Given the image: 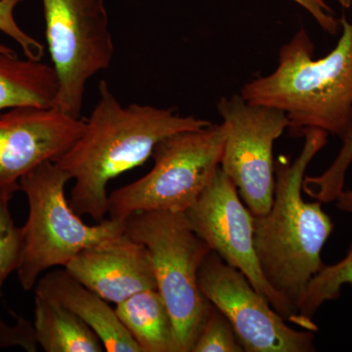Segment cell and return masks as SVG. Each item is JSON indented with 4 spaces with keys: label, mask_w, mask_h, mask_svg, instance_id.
<instances>
[{
    "label": "cell",
    "mask_w": 352,
    "mask_h": 352,
    "mask_svg": "<svg viewBox=\"0 0 352 352\" xmlns=\"http://www.w3.org/2000/svg\"><path fill=\"white\" fill-rule=\"evenodd\" d=\"M98 91L80 138L55 162L74 180L69 206L78 215H89L96 222L108 214L111 180L142 166L163 139L212 124L178 115L173 109L124 106L105 80L99 82Z\"/></svg>",
    "instance_id": "6da1fadb"
},
{
    "label": "cell",
    "mask_w": 352,
    "mask_h": 352,
    "mask_svg": "<svg viewBox=\"0 0 352 352\" xmlns=\"http://www.w3.org/2000/svg\"><path fill=\"white\" fill-rule=\"evenodd\" d=\"M305 143L293 162H275L273 201L265 214L254 217V247L261 270L275 291L298 307L308 283L321 270L324 245L333 230L318 201L302 198L305 173L327 144V132L302 131Z\"/></svg>",
    "instance_id": "7a4b0ae2"
},
{
    "label": "cell",
    "mask_w": 352,
    "mask_h": 352,
    "mask_svg": "<svg viewBox=\"0 0 352 352\" xmlns=\"http://www.w3.org/2000/svg\"><path fill=\"white\" fill-rule=\"evenodd\" d=\"M340 22V38L327 56L314 59L302 28L282 46L276 69L245 83L242 98L282 111L295 133L321 129L344 141L352 129V21Z\"/></svg>",
    "instance_id": "3957f363"
},
{
    "label": "cell",
    "mask_w": 352,
    "mask_h": 352,
    "mask_svg": "<svg viewBox=\"0 0 352 352\" xmlns=\"http://www.w3.org/2000/svg\"><path fill=\"white\" fill-rule=\"evenodd\" d=\"M71 179L55 162L39 164L20 180L29 215L22 227L23 252L17 274L21 287L34 289L41 275L66 265L87 248L124 232L122 220L88 226L69 206L65 187Z\"/></svg>",
    "instance_id": "277c9868"
},
{
    "label": "cell",
    "mask_w": 352,
    "mask_h": 352,
    "mask_svg": "<svg viewBox=\"0 0 352 352\" xmlns=\"http://www.w3.org/2000/svg\"><path fill=\"white\" fill-rule=\"evenodd\" d=\"M224 143L222 124L163 139L153 152L151 170L109 195L110 219L124 221L140 212H186L219 171Z\"/></svg>",
    "instance_id": "5b68a950"
},
{
    "label": "cell",
    "mask_w": 352,
    "mask_h": 352,
    "mask_svg": "<svg viewBox=\"0 0 352 352\" xmlns=\"http://www.w3.org/2000/svg\"><path fill=\"white\" fill-rule=\"evenodd\" d=\"M124 234L151 256L157 289L175 324L180 352H191L210 303L199 287V271L210 249L185 212H140L124 220Z\"/></svg>",
    "instance_id": "8992f818"
},
{
    "label": "cell",
    "mask_w": 352,
    "mask_h": 352,
    "mask_svg": "<svg viewBox=\"0 0 352 352\" xmlns=\"http://www.w3.org/2000/svg\"><path fill=\"white\" fill-rule=\"evenodd\" d=\"M45 38L58 78L54 106L80 118L90 78L112 64L115 46L105 0H41Z\"/></svg>",
    "instance_id": "52a82bcc"
},
{
    "label": "cell",
    "mask_w": 352,
    "mask_h": 352,
    "mask_svg": "<svg viewBox=\"0 0 352 352\" xmlns=\"http://www.w3.org/2000/svg\"><path fill=\"white\" fill-rule=\"evenodd\" d=\"M217 110L226 129L220 168L252 214H265L274 194L273 148L289 129L288 117L276 109L249 103L240 94L220 99Z\"/></svg>",
    "instance_id": "ba28073f"
},
{
    "label": "cell",
    "mask_w": 352,
    "mask_h": 352,
    "mask_svg": "<svg viewBox=\"0 0 352 352\" xmlns=\"http://www.w3.org/2000/svg\"><path fill=\"white\" fill-rule=\"evenodd\" d=\"M185 215L210 251L242 272L285 320L298 326L296 307L264 276L254 247V215L221 168Z\"/></svg>",
    "instance_id": "9c48e42d"
},
{
    "label": "cell",
    "mask_w": 352,
    "mask_h": 352,
    "mask_svg": "<svg viewBox=\"0 0 352 352\" xmlns=\"http://www.w3.org/2000/svg\"><path fill=\"white\" fill-rule=\"evenodd\" d=\"M206 298L228 319L244 351H315L314 333L296 330L247 277L210 252L199 271Z\"/></svg>",
    "instance_id": "30bf717a"
},
{
    "label": "cell",
    "mask_w": 352,
    "mask_h": 352,
    "mask_svg": "<svg viewBox=\"0 0 352 352\" xmlns=\"http://www.w3.org/2000/svg\"><path fill=\"white\" fill-rule=\"evenodd\" d=\"M85 120L55 107L9 109L0 115V188L20 191L23 176L56 162L80 138Z\"/></svg>",
    "instance_id": "8fae6325"
},
{
    "label": "cell",
    "mask_w": 352,
    "mask_h": 352,
    "mask_svg": "<svg viewBox=\"0 0 352 352\" xmlns=\"http://www.w3.org/2000/svg\"><path fill=\"white\" fill-rule=\"evenodd\" d=\"M64 268L80 283L116 305L139 292L157 289L149 252L124 232L83 250Z\"/></svg>",
    "instance_id": "7c38bea8"
},
{
    "label": "cell",
    "mask_w": 352,
    "mask_h": 352,
    "mask_svg": "<svg viewBox=\"0 0 352 352\" xmlns=\"http://www.w3.org/2000/svg\"><path fill=\"white\" fill-rule=\"evenodd\" d=\"M36 296L63 305L90 327L105 351L141 352L109 302L87 288L66 270H50L36 282Z\"/></svg>",
    "instance_id": "4fadbf2b"
},
{
    "label": "cell",
    "mask_w": 352,
    "mask_h": 352,
    "mask_svg": "<svg viewBox=\"0 0 352 352\" xmlns=\"http://www.w3.org/2000/svg\"><path fill=\"white\" fill-rule=\"evenodd\" d=\"M58 88L52 65L0 52V115L13 108L53 107Z\"/></svg>",
    "instance_id": "5bb4252c"
},
{
    "label": "cell",
    "mask_w": 352,
    "mask_h": 352,
    "mask_svg": "<svg viewBox=\"0 0 352 352\" xmlns=\"http://www.w3.org/2000/svg\"><path fill=\"white\" fill-rule=\"evenodd\" d=\"M115 309L141 352H180L175 324L157 289L139 292Z\"/></svg>",
    "instance_id": "9a60e30c"
},
{
    "label": "cell",
    "mask_w": 352,
    "mask_h": 352,
    "mask_svg": "<svg viewBox=\"0 0 352 352\" xmlns=\"http://www.w3.org/2000/svg\"><path fill=\"white\" fill-rule=\"evenodd\" d=\"M34 303V331L44 351H105L98 336L63 305L39 296Z\"/></svg>",
    "instance_id": "2e32d148"
},
{
    "label": "cell",
    "mask_w": 352,
    "mask_h": 352,
    "mask_svg": "<svg viewBox=\"0 0 352 352\" xmlns=\"http://www.w3.org/2000/svg\"><path fill=\"white\" fill-rule=\"evenodd\" d=\"M346 285L352 286V243L346 256L338 263L324 264L321 270L308 283L296 307L298 326L316 332L314 316L326 302L340 298Z\"/></svg>",
    "instance_id": "e0dca14e"
},
{
    "label": "cell",
    "mask_w": 352,
    "mask_h": 352,
    "mask_svg": "<svg viewBox=\"0 0 352 352\" xmlns=\"http://www.w3.org/2000/svg\"><path fill=\"white\" fill-rule=\"evenodd\" d=\"M342 142V149L327 170L320 175H305L303 179V192L322 204L335 201L344 190L347 170L352 164V129Z\"/></svg>",
    "instance_id": "ac0fdd59"
},
{
    "label": "cell",
    "mask_w": 352,
    "mask_h": 352,
    "mask_svg": "<svg viewBox=\"0 0 352 352\" xmlns=\"http://www.w3.org/2000/svg\"><path fill=\"white\" fill-rule=\"evenodd\" d=\"M15 193V190L0 188V294L8 277L18 270L22 258V228L16 226L9 208Z\"/></svg>",
    "instance_id": "d6986e66"
},
{
    "label": "cell",
    "mask_w": 352,
    "mask_h": 352,
    "mask_svg": "<svg viewBox=\"0 0 352 352\" xmlns=\"http://www.w3.org/2000/svg\"><path fill=\"white\" fill-rule=\"evenodd\" d=\"M242 344L228 319L210 305L191 352H243Z\"/></svg>",
    "instance_id": "ffe728a7"
},
{
    "label": "cell",
    "mask_w": 352,
    "mask_h": 352,
    "mask_svg": "<svg viewBox=\"0 0 352 352\" xmlns=\"http://www.w3.org/2000/svg\"><path fill=\"white\" fill-rule=\"evenodd\" d=\"M24 0H0V32L19 44L25 57L32 60H41L44 46L38 39L27 34L16 22L14 11Z\"/></svg>",
    "instance_id": "44dd1931"
},
{
    "label": "cell",
    "mask_w": 352,
    "mask_h": 352,
    "mask_svg": "<svg viewBox=\"0 0 352 352\" xmlns=\"http://www.w3.org/2000/svg\"><path fill=\"white\" fill-rule=\"evenodd\" d=\"M21 346L29 351H36L38 340L34 326L19 318L17 326L9 328L0 320V346Z\"/></svg>",
    "instance_id": "7402d4cb"
},
{
    "label": "cell",
    "mask_w": 352,
    "mask_h": 352,
    "mask_svg": "<svg viewBox=\"0 0 352 352\" xmlns=\"http://www.w3.org/2000/svg\"><path fill=\"white\" fill-rule=\"evenodd\" d=\"M294 1L307 10L316 21L317 24L331 36H336L342 30L340 20L336 19L332 9L324 0H294Z\"/></svg>",
    "instance_id": "603a6c76"
},
{
    "label": "cell",
    "mask_w": 352,
    "mask_h": 352,
    "mask_svg": "<svg viewBox=\"0 0 352 352\" xmlns=\"http://www.w3.org/2000/svg\"><path fill=\"white\" fill-rule=\"evenodd\" d=\"M335 201L340 210L352 214V190H344Z\"/></svg>",
    "instance_id": "cb8c5ba5"
},
{
    "label": "cell",
    "mask_w": 352,
    "mask_h": 352,
    "mask_svg": "<svg viewBox=\"0 0 352 352\" xmlns=\"http://www.w3.org/2000/svg\"><path fill=\"white\" fill-rule=\"evenodd\" d=\"M336 1L339 2L344 8H349L352 6V0H336Z\"/></svg>",
    "instance_id": "d4e9b609"
},
{
    "label": "cell",
    "mask_w": 352,
    "mask_h": 352,
    "mask_svg": "<svg viewBox=\"0 0 352 352\" xmlns=\"http://www.w3.org/2000/svg\"><path fill=\"white\" fill-rule=\"evenodd\" d=\"M0 52L1 53H13L15 52L13 50H11L8 46L3 45V44H0Z\"/></svg>",
    "instance_id": "484cf974"
}]
</instances>
